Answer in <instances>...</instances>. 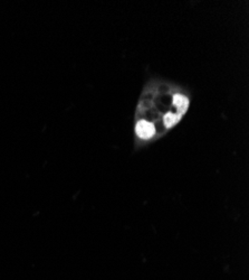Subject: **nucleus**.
<instances>
[{
  "label": "nucleus",
  "instance_id": "f257e3e1",
  "mask_svg": "<svg viewBox=\"0 0 249 280\" xmlns=\"http://www.w3.org/2000/svg\"><path fill=\"white\" fill-rule=\"evenodd\" d=\"M136 132L138 137L141 138V139H150V138H152L156 135L157 129L152 124L142 119L138 121L136 125Z\"/></svg>",
  "mask_w": 249,
  "mask_h": 280
}]
</instances>
